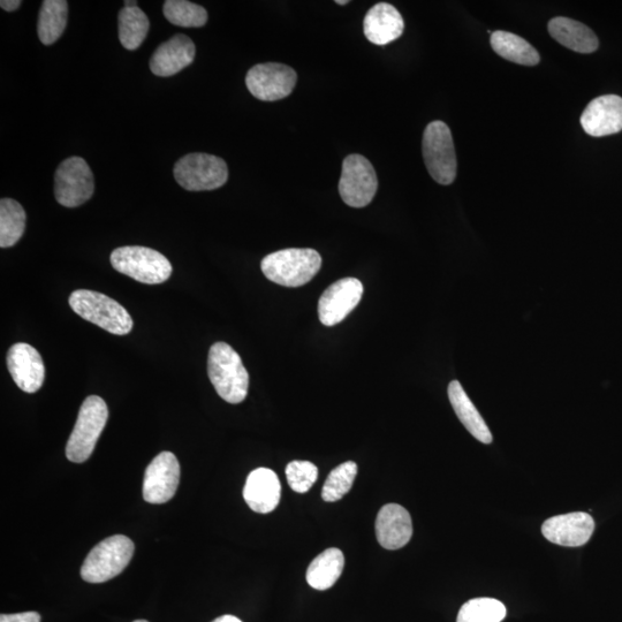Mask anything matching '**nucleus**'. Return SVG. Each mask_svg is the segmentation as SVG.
<instances>
[{
    "label": "nucleus",
    "mask_w": 622,
    "mask_h": 622,
    "mask_svg": "<svg viewBox=\"0 0 622 622\" xmlns=\"http://www.w3.org/2000/svg\"><path fill=\"white\" fill-rule=\"evenodd\" d=\"M7 368L15 384L26 393H35L42 388L45 377L42 356L33 346L15 344L7 353Z\"/></svg>",
    "instance_id": "nucleus-15"
},
{
    "label": "nucleus",
    "mask_w": 622,
    "mask_h": 622,
    "mask_svg": "<svg viewBox=\"0 0 622 622\" xmlns=\"http://www.w3.org/2000/svg\"><path fill=\"white\" fill-rule=\"evenodd\" d=\"M447 392H449V399L455 414H457L458 419L469 431V434L483 444H491V431L472 400L469 399L464 388H462V385L458 381H453L450 383L449 391Z\"/></svg>",
    "instance_id": "nucleus-22"
},
{
    "label": "nucleus",
    "mask_w": 622,
    "mask_h": 622,
    "mask_svg": "<svg viewBox=\"0 0 622 622\" xmlns=\"http://www.w3.org/2000/svg\"><path fill=\"white\" fill-rule=\"evenodd\" d=\"M95 191L94 174L85 159L67 158L55 174V196L60 206L77 208L91 199Z\"/></svg>",
    "instance_id": "nucleus-10"
},
{
    "label": "nucleus",
    "mask_w": 622,
    "mask_h": 622,
    "mask_svg": "<svg viewBox=\"0 0 622 622\" xmlns=\"http://www.w3.org/2000/svg\"><path fill=\"white\" fill-rule=\"evenodd\" d=\"M208 374L218 396L237 405L247 398L249 375L244 363L230 345H212L208 358Z\"/></svg>",
    "instance_id": "nucleus-1"
},
{
    "label": "nucleus",
    "mask_w": 622,
    "mask_h": 622,
    "mask_svg": "<svg viewBox=\"0 0 622 622\" xmlns=\"http://www.w3.org/2000/svg\"><path fill=\"white\" fill-rule=\"evenodd\" d=\"M42 617L37 612L2 614L0 622H41Z\"/></svg>",
    "instance_id": "nucleus-32"
},
{
    "label": "nucleus",
    "mask_w": 622,
    "mask_h": 622,
    "mask_svg": "<svg viewBox=\"0 0 622 622\" xmlns=\"http://www.w3.org/2000/svg\"><path fill=\"white\" fill-rule=\"evenodd\" d=\"M345 557L339 549L325 550L311 561L307 571V582L316 590H328L335 586L344 571Z\"/></svg>",
    "instance_id": "nucleus-23"
},
{
    "label": "nucleus",
    "mask_w": 622,
    "mask_h": 622,
    "mask_svg": "<svg viewBox=\"0 0 622 622\" xmlns=\"http://www.w3.org/2000/svg\"><path fill=\"white\" fill-rule=\"evenodd\" d=\"M595 530L591 515L583 512L557 515L543 523L542 534L553 544L578 548L590 540Z\"/></svg>",
    "instance_id": "nucleus-14"
},
{
    "label": "nucleus",
    "mask_w": 622,
    "mask_h": 622,
    "mask_svg": "<svg viewBox=\"0 0 622 622\" xmlns=\"http://www.w3.org/2000/svg\"><path fill=\"white\" fill-rule=\"evenodd\" d=\"M68 19V4L65 0H45L42 3L39 25L40 41L44 45L57 42L65 32Z\"/></svg>",
    "instance_id": "nucleus-26"
},
{
    "label": "nucleus",
    "mask_w": 622,
    "mask_h": 622,
    "mask_svg": "<svg viewBox=\"0 0 622 622\" xmlns=\"http://www.w3.org/2000/svg\"><path fill=\"white\" fill-rule=\"evenodd\" d=\"M174 178L189 192L215 191L229 179V169L221 157L209 154H189L174 165Z\"/></svg>",
    "instance_id": "nucleus-8"
},
{
    "label": "nucleus",
    "mask_w": 622,
    "mask_h": 622,
    "mask_svg": "<svg viewBox=\"0 0 622 622\" xmlns=\"http://www.w3.org/2000/svg\"><path fill=\"white\" fill-rule=\"evenodd\" d=\"M378 180L373 164L359 154L344 159L339 181L341 199L352 208L369 206L377 193Z\"/></svg>",
    "instance_id": "nucleus-9"
},
{
    "label": "nucleus",
    "mask_w": 622,
    "mask_h": 622,
    "mask_svg": "<svg viewBox=\"0 0 622 622\" xmlns=\"http://www.w3.org/2000/svg\"><path fill=\"white\" fill-rule=\"evenodd\" d=\"M109 409L105 401L97 396L88 397L83 402L77 423L66 446V457L75 464L87 461L95 450L106 422Z\"/></svg>",
    "instance_id": "nucleus-6"
},
{
    "label": "nucleus",
    "mask_w": 622,
    "mask_h": 622,
    "mask_svg": "<svg viewBox=\"0 0 622 622\" xmlns=\"http://www.w3.org/2000/svg\"><path fill=\"white\" fill-rule=\"evenodd\" d=\"M336 3H337L338 5L344 6V5H347V4H348V3H350V2H348V0H337V2H336Z\"/></svg>",
    "instance_id": "nucleus-35"
},
{
    "label": "nucleus",
    "mask_w": 622,
    "mask_h": 622,
    "mask_svg": "<svg viewBox=\"0 0 622 622\" xmlns=\"http://www.w3.org/2000/svg\"><path fill=\"white\" fill-rule=\"evenodd\" d=\"M297 81L298 74L292 67L278 63L256 65L246 77L250 94L264 102L284 100L293 93Z\"/></svg>",
    "instance_id": "nucleus-11"
},
{
    "label": "nucleus",
    "mask_w": 622,
    "mask_h": 622,
    "mask_svg": "<svg viewBox=\"0 0 622 622\" xmlns=\"http://www.w3.org/2000/svg\"><path fill=\"white\" fill-rule=\"evenodd\" d=\"M163 12L165 18L174 26L200 28L208 22L207 10L186 0H166Z\"/></svg>",
    "instance_id": "nucleus-28"
},
{
    "label": "nucleus",
    "mask_w": 622,
    "mask_h": 622,
    "mask_svg": "<svg viewBox=\"0 0 622 622\" xmlns=\"http://www.w3.org/2000/svg\"><path fill=\"white\" fill-rule=\"evenodd\" d=\"M180 465L171 452H162L151 461L143 481V498L150 504H165L179 487Z\"/></svg>",
    "instance_id": "nucleus-12"
},
{
    "label": "nucleus",
    "mask_w": 622,
    "mask_h": 622,
    "mask_svg": "<svg viewBox=\"0 0 622 622\" xmlns=\"http://www.w3.org/2000/svg\"><path fill=\"white\" fill-rule=\"evenodd\" d=\"M376 536L386 550L404 548L413 536L411 514L398 504L383 506L376 519Z\"/></svg>",
    "instance_id": "nucleus-17"
},
{
    "label": "nucleus",
    "mask_w": 622,
    "mask_h": 622,
    "mask_svg": "<svg viewBox=\"0 0 622 622\" xmlns=\"http://www.w3.org/2000/svg\"><path fill=\"white\" fill-rule=\"evenodd\" d=\"M422 151L431 178L439 185L453 184L457 178L458 161L449 126L443 121H432L424 131Z\"/></svg>",
    "instance_id": "nucleus-7"
},
{
    "label": "nucleus",
    "mask_w": 622,
    "mask_h": 622,
    "mask_svg": "<svg viewBox=\"0 0 622 622\" xmlns=\"http://www.w3.org/2000/svg\"><path fill=\"white\" fill-rule=\"evenodd\" d=\"M363 295V285L359 279L338 280L326 290L318 301V316L325 326H335L358 307Z\"/></svg>",
    "instance_id": "nucleus-13"
},
{
    "label": "nucleus",
    "mask_w": 622,
    "mask_h": 622,
    "mask_svg": "<svg viewBox=\"0 0 622 622\" xmlns=\"http://www.w3.org/2000/svg\"><path fill=\"white\" fill-rule=\"evenodd\" d=\"M131 538L116 535L106 538L89 552L81 567V578L88 583H103L125 571L134 556Z\"/></svg>",
    "instance_id": "nucleus-4"
},
{
    "label": "nucleus",
    "mask_w": 622,
    "mask_h": 622,
    "mask_svg": "<svg viewBox=\"0 0 622 622\" xmlns=\"http://www.w3.org/2000/svg\"><path fill=\"white\" fill-rule=\"evenodd\" d=\"M134 622H149L147 620H135Z\"/></svg>",
    "instance_id": "nucleus-37"
},
{
    "label": "nucleus",
    "mask_w": 622,
    "mask_h": 622,
    "mask_svg": "<svg viewBox=\"0 0 622 622\" xmlns=\"http://www.w3.org/2000/svg\"><path fill=\"white\" fill-rule=\"evenodd\" d=\"M286 477L293 491L306 493L317 481L318 469L309 461H292L286 467Z\"/></svg>",
    "instance_id": "nucleus-31"
},
{
    "label": "nucleus",
    "mask_w": 622,
    "mask_h": 622,
    "mask_svg": "<svg viewBox=\"0 0 622 622\" xmlns=\"http://www.w3.org/2000/svg\"><path fill=\"white\" fill-rule=\"evenodd\" d=\"M506 606L495 598H474L462 605L457 622H502Z\"/></svg>",
    "instance_id": "nucleus-29"
},
{
    "label": "nucleus",
    "mask_w": 622,
    "mask_h": 622,
    "mask_svg": "<svg viewBox=\"0 0 622 622\" xmlns=\"http://www.w3.org/2000/svg\"><path fill=\"white\" fill-rule=\"evenodd\" d=\"M584 132L602 138L622 131V98L605 95L591 101L581 116Z\"/></svg>",
    "instance_id": "nucleus-16"
},
{
    "label": "nucleus",
    "mask_w": 622,
    "mask_h": 622,
    "mask_svg": "<svg viewBox=\"0 0 622 622\" xmlns=\"http://www.w3.org/2000/svg\"><path fill=\"white\" fill-rule=\"evenodd\" d=\"M490 41L493 51L508 62L523 66H535L540 63L538 52L518 35L499 30L491 34Z\"/></svg>",
    "instance_id": "nucleus-24"
},
{
    "label": "nucleus",
    "mask_w": 622,
    "mask_h": 622,
    "mask_svg": "<svg viewBox=\"0 0 622 622\" xmlns=\"http://www.w3.org/2000/svg\"><path fill=\"white\" fill-rule=\"evenodd\" d=\"M70 306L83 320L100 326L112 335L125 336L133 329V320L128 311L102 293L75 291L70 297Z\"/></svg>",
    "instance_id": "nucleus-3"
},
{
    "label": "nucleus",
    "mask_w": 622,
    "mask_h": 622,
    "mask_svg": "<svg viewBox=\"0 0 622 622\" xmlns=\"http://www.w3.org/2000/svg\"><path fill=\"white\" fill-rule=\"evenodd\" d=\"M149 19L140 7L124 6L118 15L119 40L127 50L134 51L141 44L149 32Z\"/></svg>",
    "instance_id": "nucleus-25"
},
{
    "label": "nucleus",
    "mask_w": 622,
    "mask_h": 622,
    "mask_svg": "<svg viewBox=\"0 0 622 622\" xmlns=\"http://www.w3.org/2000/svg\"><path fill=\"white\" fill-rule=\"evenodd\" d=\"M26 229V212L21 204L12 199L0 201V247L10 248L17 244Z\"/></svg>",
    "instance_id": "nucleus-27"
},
{
    "label": "nucleus",
    "mask_w": 622,
    "mask_h": 622,
    "mask_svg": "<svg viewBox=\"0 0 622 622\" xmlns=\"http://www.w3.org/2000/svg\"><path fill=\"white\" fill-rule=\"evenodd\" d=\"M405 22L400 12L391 4L379 3L364 17L363 30L369 42L376 45L390 44L404 33Z\"/></svg>",
    "instance_id": "nucleus-20"
},
{
    "label": "nucleus",
    "mask_w": 622,
    "mask_h": 622,
    "mask_svg": "<svg viewBox=\"0 0 622 622\" xmlns=\"http://www.w3.org/2000/svg\"><path fill=\"white\" fill-rule=\"evenodd\" d=\"M282 496L278 476L269 468H257L249 474L244 488L246 503L256 513L275 511Z\"/></svg>",
    "instance_id": "nucleus-18"
},
{
    "label": "nucleus",
    "mask_w": 622,
    "mask_h": 622,
    "mask_svg": "<svg viewBox=\"0 0 622 622\" xmlns=\"http://www.w3.org/2000/svg\"><path fill=\"white\" fill-rule=\"evenodd\" d=\"M21 4L22 2H20V0H2V2H0V7L6 12H14L19 9Z\"/></svg>",
    "instance_id": "nucleus-33"
},
{
    "label": "nucleus",
    "mask_w": 622,
    "mask_h": 622,
    "mask_svg": "<svg viewBox=\"0 0 622 622\" xmlns=\"http://www.w3.org/2000/svg\"><path fill=\"white\" fill-rule=\"evenodd\" d=\"M356 475H358V465L354 461L344 462L333 469L322 490L324 502L335 503L347 495L353 487Z\"/></svg>",
    "instance_id": "nucleus-30"
},
{
    "label": "nucleus",
    "mask_w": 622,
    "mask_h": 622,
    "mask_svg": "<svg viewBox=\"0 0 622 622\" xmlns=\"http://www.w3.org/2000/svg\"><path fill=\"white\" fill-rule=\"evenodd\" d=\"M125 6H128V7L138 6V2H125Z\"/></svg>",
    "instance_id": "nucleus-36"
},
{
    "label": "nucleus",
    "mask_w": 622,
    "mask_h": 622,
    "mask_svg": "<svg viewBox=\"0 0 622 622\" xmlns=\"http://www.w3.org/2000/svg\"><path fill=\"white\" fill-rule=\"evenodd\" d=\"M110 261L113 269L147 285L165 283L172 275V265L155 249L126 246L113 250Z\"/></svg>",
    "instance_id": "nucleus-5"
},
{
    "label": "nucleus",
    "mask_w": 622,
    "mask_h": 622,
    "mask_svg": "<svg viewBox=\"0 0 622 622\" xmlns=\"http://www.w3.org/2000/svg\"><path fill=\"white\" fill-rule=\"evenodd\" d=\"M549 33L567 49L579 53H591L598 48V39L593 30L570 18L558 17L549 22Z\"/></svg>",
    "instance_id": "nucleus-21"
},
{
    "label": "nucleus",
    "mask_w": 622,
    "mask_h": 622,
    "mask_svg": "<svg viewBox=\"0 0 622 622\" xmlns=\"http://www.w3.org/2000/svg\"><path fill=\"white\" fill-rule=\"evenodd\" d=\"M195 53V44L188 36H173L155 51L150 60V70L157 77H172L194 62Z\"/></svg>",
    "instance_id": "nucleus-19"
},
{
    "label": "nucleus",
    "mask_w": 622,
    "mask_h": 622,
    "mask_svg": "<svg viewBox=\"0 0 622 622\" xmlns=\"http://www.w3.org/2000/svg\"><path fill=\"white\" fill-rule=\"evenodd\" d=\"M322 267V257L314 249L290 248L264 257L261 269L272 283L300 287L313 279Z\"/></svg>",
    "instance_id": "nucleus-2"
},
{
    "label": "nucleus",
    "mask_w": 622,
    "mask_h": 622,
    "mask_svg": "<svg viewBox=\"0 0 622 622\" xmlns=\"http://www.w3.org/2000/svg\"><path fill=\"white\" fill-rule=\"evenodd\" d=\"M211 622H242L239 618L230 616V614H226V616L219 617Z\"/></svg>",
    "instance_id": "nucleus-34"
}]
</instances>
